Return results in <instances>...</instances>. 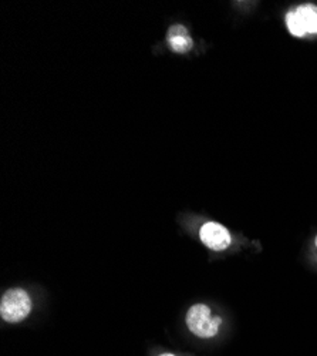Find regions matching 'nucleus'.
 I'll list each match as a JSON object with an SVG mask.
<instances>
[{
  "label": "nucleus",
  "instance_id": "obj_1",
  "mask_svg": "<svg viewBox=\"0 0 317 356\" xmlns=\"http://www.w3.org/2000/svg\"><path fill=\"white\" fill-rule=\"evenodd\" d=\"M32 311V300L23 289H9L0 302V315L8 322H20Z\"/></svg>",
  "mask_w": 317,
  "mask_h": 356
},
{
  "label": "nucleus",
  "instance_id": "obj_2",
  "mask_svg": "<svg viewBox=\"0 0 317 356\" xmlns=\"http://www.w3.org/2000/svg\"><path fill=\"white\" fill-rule=\"evenodd\" d=\"M222 319L219 316L212 318L207 305H194L187 315V325L192 334L200 338H212L216 335Z\"/></svg>",
  "mask_w": 317,
  "mask_h": 356
},
{
  "label": "nucleus",
  "instance_id": "obj_3",
  "mask_svg": "<svg viewBox=\"0 0 317 356\" xmlns=\"http://www.w3.org/2000/svg\"><path fill=\"white\" fill-rule=\"evenodd\" d=\"M199 236L203 243L214 251H223L230 244L229 231L218 222H207L205 225H203Z\"/></svg>",
  "mask_w": 317,
  "mask_h": 356
},
{
  "label": "nucleus",
  "instance_id": "obj_4",
  "mask_svg": "<svg viewBox=\"0 0 317 356\" xmlns=\"http://www.w3.org/2000/svg\"><path fill=\"white\" fill-rule=\"evenodd\" d=\"M168 43L175 53H187L192 47V39L188 35V31L181 26H172L168 32Z\"/></svg>",
  "mask_w": 317,
  "mask_h": 356
},
{
  "label": "nucleus",
  "instance_id": "obj_5",
  "mask_svg": "<svg viewBox=\"0 0 317 356\" xmlns=\"http://www.w3.org/2000/svg\"><path fill=\"white\" fill-rule=\"evenodd\" d=\"M305 32L307 35H317V6L302 5L295 9Z\"/></svg>",
  "mask_w": 317,
  "mask_h": 356
},
{
  "label": "nucleus",
  "instance_id": "obj_6",
  "mask_svg": "<svg viewBox=\"0 0 317 356\" xmlns=\"http://www.w3.org/2000/svg\"><path fill=\"white\" fill-rule=\"evenodd\" d=\"M286 24H287V29H289V32L296 38H303L307 35L295 10H291L286 15Z\"/></svg>",
  "mask_w": 317,
  "mask_h": 356
},
{
  "label": "nucleus",
  "instance_id": "obj_7",
  "mask_svg": "<svg viewBox=\"0 0 317 356\" xmlns=\"http://www.w3.org/2000/svg\"><path fill=\"white\" fill-rule=\"evenodd\" d=\"M161 356H174V355H169V353H166V355H161Z\"/></svg>",
  "mask_w": 317,
  "mask_h": 356
},
{
  "label": "nucleus",
  "instance_id": "obj_8",
  "mask_svg": "<svg viewBox=\"0 0 317 356\" xmlns=\"http://www.w3.org/2000/svg\"><path fill=\"white\" fill-rule=\"evenodd\" d=\"M314 244H316V247H317V236H316V240H314Z\"/></svg>",
  "mask_w": 317,
  "mask_h": 356
}]
</instances>
